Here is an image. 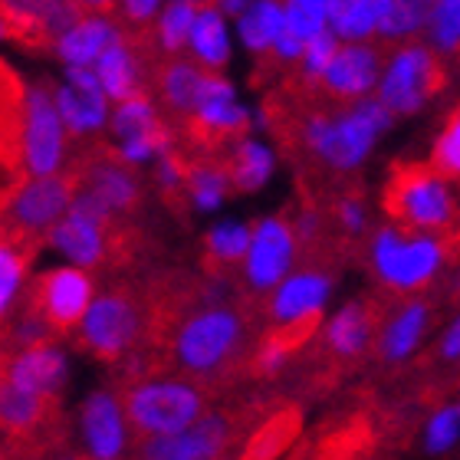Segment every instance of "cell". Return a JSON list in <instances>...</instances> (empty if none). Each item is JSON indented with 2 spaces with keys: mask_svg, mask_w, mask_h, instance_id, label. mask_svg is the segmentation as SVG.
Listing matches in <instances>:
<instances>
[{
  "mask_svg": "<svg viewBox=\"0 0 460 460\" xmlns=\"http://www.w3.org/2000/svg\"><path fill=\"white\" fill-rule=\"evenodd\" d=\"M454 234H418L385 224L372 234V270L394 293H421L451 260Z\"/></svg>",
  "mask_w": 460,
  "mask_h": 460,
  "instance_id": "obj_1",
  "label": "cell"
},
{
  "mask_svg": "<svg viewBox=\"0 0 460 460\" xmlns=\"http://www.w3.org/2000/svg\"><path fill=\"white\" fill-rule=\"evenodd\" d=\"M385 211L394 227L418 234H454L460 217L451 181L431 164H394L385 184Z\"/></svg>",
  "mask_w": 460,
  "mask_h": 460,
  "instance_id": "obj_2",
  "label": "cell"
},
{
  "mask_svg": "<svg viewBox=\"0 0 460 460\" xmlns=\"http://www.w3.org/2000/svg\"><path fill=\"white\" fill-rule=\"evenodd\" d=\"M394 115L378 99H362L345 112H313L303 125V138L336 172H355L375 148L378 135L392 128Z\"/></svg>",
  "mask_w": 460,
  "mask_h": 460,
  "instance_id": "obj_3",
  "label": "cell"
},
{
  "mask_svg": "<svg viewBox=\"0 0 460 460\" xmlns=\"http://www.w3.org/2000/svg\"><path fill=\"white\" fill-rule=\"evenodd\" d=\"M243 316L230 306H204L184 319L172 339V358L191 375L221 372L243 345Z\"/></svg>",
  "mask_w": 460,
  "mask_h": 460,
  "instance_id": "obj_4",
  "label": "cell"
},
{
  "mask_svg": "<svg viewBox=\"0 0 460 460\" xmlns=\"http://www.w3.org/2000/svg\"><path fill=\"white\" fill-rule=\"evenodd\" d=\"M125 414L145 438H174L204 418V392L188 382H135L125 388Z\"/></svg>",
  "mask_w": 460,
  "mask_h": 460,
  "instance_id": "obj_5",
  "label": "cell"
},
{
  "mask_svg": "<svg viewBox=\"0 0 460 460\" xmlns=\"http://www.w3.org/2000/svg\"><path fill=\"white\" fill-rule=\"evenodd\" d=\"M444 79L447 76H444L441 57L428 43L411 40V43H402L392 53V59L385 63L382 83H378L375 99L394 119L398 115H414L431 102V96H438Z\"/></svg>",
  "mask_w": 460,
  "mask_h": 460,
  "instance_id": "obj_6",
  "label": "cell"
},
{
  "mask_svg": "<svg viewBox=\"0 0 460 460\" xmlns=\"http://www.w3.org/2000/svg\"><path fill=\"white\" fill-rule=\"evenodd\" d=\"M79 329H83L79 342L86 345L89 352L106 358V362H115L132 349L138 332H142L138 299L128 289H109V293H102V299L89 306Z\"/></svg>",
  "mask_w": 460,
  "mask_h": 460,
  "instance_id": "obj_7",
  "label": "cell"
},
{
  "mask_svg": "<svg viewBox=\"0 0 460 460\" xmlns=\"http://www.w3.org/2000/svg\"><path fill=\"white\" fill-rule=\"evenodd\" d=\"M27 306L37 316H43L53 336H66L86 319L93 306V279L79 267L49 270L47 277L37 279Z\"/></svg>",
  "mask_w": 460,
  "mask_h": 460,
  "instance_id": "obj_8",
  "label": "cell"
},
{
  "mask_svg": "<svg viewBox=\"0 0 460 460\" xmlns=\"http://www.w3.org/2000/svg\"><path fill=\"white\" fill-rule=\"evenodd\" d=\"M63 162V119L57 112V96L47 86L27 93V119H23V164L33 178L57 174Z\"/></svg>",
  "mask_w": 460,
  "mask_h": 460,
  "instance_id": "obj_9",
  "label": "cell"
},
{
  "mask_svg": "<svg viewBox=\"0 0 460 460\" xmlns=\"http://www.w3.org/2000/svg\"><path fill=\"white\" fill-rule=\"evenodd\" d=\"M234 428L230 414L214 411L204 414L201 421L188 428L184 434L174 438H145L138 444L135 460H224L230 441H234Z\"/></svg>",
  "mask_w": 460,
  "mask_h": 460,
  "instance_id": "obj_10",
  "label": "cell"
},
{
  "mask_svg": "<svg viewBox=\"0 0 460 460\" xmlns=\"http://www.w3.org/2000/svg\"><path fill=\"white\" fill-rule=\"evenodd\" d=\"M109 217L86 198H76V204L66 211V217L49 230L47 240L57 250H63L76 267H99L106 260L112 240H109Z\"/></svg>",
  "mask_w": 460,
  "mask_h": 460,
  "instance_id": "obj_11",
  "label": "cell"
},
{
  "mask_svg": "<svg viewBox=\"0 0 460 460\" xmlns=\"http://www.w3.org/2000/svg\"><path fill=\"white\" fill-rule=\"evenodd\" d=\"M53 418H57V398L20 392L0 372V434L10 447H33V444L53 441Z\"/></svg>",
  "mask_w": 460,
  "mask_h": 460,
  "instance_id": "obj_12",
  "label": "cell"
},
{
  "mask_svg": "<svg viewBox=\"0 0 460 460\" xmlns=\"http://www.w3.org/2000/svg\"><path fill=\"white\" fill-rule=\"evenodd\" d=\"M247 128V112L237 106V99H234V89H230L227 79L214 76L208 73L204 79V89H201V99H198V106L191 112V138L198 145H214L221 142H234Z\"/></svg>",
  "mask_w": 460,
  "mask_h": 460,
  "instance_id": "obj_13",
  "label": "cell"
},
{
  "mask_svg": "<svg viewBox=\"0 0 460 460\" xmlns=\"http://www.w3.org/2000/svg\"><path fill=\"white\" fill-rule=\"evenodd\" d=\"M329 293H332V273H326V270H303L296 277H289L287 283H279L277 296L270 303L277 329H316L323 306L329 303Z\"/></svg>",
  "mask_w": 460,
  "mask_h": 460,
  "instance_id": "obj_14",
  "label": "cell"
},
{
  "mask_svg": "<svg viewBox=\"0 0 460 460\" xmlns=\"http://www.w3.org/2000/svg\"><path fill=\"white\" fill-rule=\"evenodd\" d=\"M296 253V234L293 224L283 217H270V221L253 227V240H250L247 253V279L253 289H270L283 283V277L289 273Z\"/></svg>",
  "mask_w": 460,
  "mask_h": 460,
  "instance_id": "obj_15",
  "label": "cell"
},
{
  "mask_svg": "<svg viewBox=\"0 0 460 460\" xmlns=\"http://www.w3.org/2000/svg\"><path fill=\"white\" fill-rule=\"evenodd\" d=\"M382 49L372 43H342L339 57L332 59L329 73L323 76L319 86L326 89V96L332 99H372V89H378L382 83Z\"/></svg>",
  "mask_w": 460,
  "mask_h": 460,
  "instance_id": "obj_16",
  "label": "cell"
},
{
  "mask_svg": "<svg viewBox=\"0 0 460 460\" xmlns=\"http://www.w3.org/2000/svg\"><path fill=\"white\" fill-rule=\"evenodd\" d=\"M57 112L63 119V128L73 135H86L102 128L109 112V96L99 83L93 66L69 69V86L57 89Z\"/></svg>",
  "mask_w": 460,
  "mask_h": 460,
  "instance_id": "obj_17",
  "label": "cell"
},
{
  "mask_svg": "<svg viewBox=\"0 0 460 460\" xmlns=\"http://www.w3.org/2000/svg\"><path fill=\"white\" fill-rule=\"evenodd\" d=\"M66 355L59 352L57 345H33L27 352L7 358V368H4V378H7L13 388L30 394H40V398H57L66 385Z\"/></svg>",
  "mask_w": 460,
  "mask_h": 460,
  "instance_id": "obj_18",
  "label": "cell"
},
{
  "mask_svg": "<svg viewBox=\"0 0 460 460\" xmlns=\"http://www.w3.org/2000/svg\"><path fill=\"white\" fill-rule=\"evenodd\" d=\"M83 438L93 460H119L125 451L122 404L112 392H93L83 404Z\"/></svg>",
  "mask_w": 460,
  "mask_h": 460,
  "instance_id": "obj_19",
  "label": "cell"
},
{
  "mask_svg": "<svg viewBox=\"0 0 460 460\" xmlns=\"http://www.w3.org/2000/svg\"><path fill=\"white\" fill-rule=\"evenodd\" d=\"M431 306L424 299H408L394 309L392 316L385 319V329L378 336V355L385 362H404L418 352V345L424 342L428 329H431Z\"/></svg>",
  "mask_w": 460,
  "mask_h": 460,
  "instance_id": "obj_20",
  "label": "cell"
},
{
  "mask_svg": "<svg viewBox=\"0 0 460 460\" xmlns=\"http://www.w3.org/2000/svg\"><path fill=\"white\" fill-rule=\"evenodd\" d=\"M119 40V30L102 13H83L79 23L57 43V53L73 66H96L102 53Z\"/></svg>",
  "mask_w": 460,
  "mask_h": 460,
  "instance_id": "obj_21",
  "label": "cell"
},
{
  "mask_svg": "<svg viewBox=\"0 0 460 460\" xmlns=\"http://www.w3.org/2000/svg\"><path fill=\"white\" fill-rule=\"evenodd\" d=\"M372 332H375L372 306H365V303H349V306H342L336 316L329 319L326 345L336 358L352 362V358H358V355L368 349Z\"/></svg>",
  "mask_w": 460,
  "mask_h": 460,
  "instance_id": "obj_22",
  "label": "cell"
},
{
  "mask_svg": "<svg viewBox=\"0 0 460 460\" xmlns=\"http://www.w3.org/2000/svg\"><path fill=\"white\" fill-rule=\"evenodd\" d=\"M385 0H329V30L339 43H368L378 37Z\"/></svg>",
  "mask_w": 460,
  "mask_h": 460,
  "instance_id": "obj_23",
  "label": "cell"
},
{
  "mask_svg": "<svg viewBox=\"0 0 460 460\" xmlns=\"http://www.w3.org/2000/svg\"><path fill=\"white\" fill-rule=\"evenodd\" d=\"M23 119H27L23 83L7 63H0V155L23 158Z\"/></svg>",
  "mask_w": 460,
  "mask_h": 460,
  "instance_id": "obj_24",
  "label": "cell"
},
{
  "mask_svg": "<svg viewBox=\"0 0 460 460\" xmlns=\"http://www.w3.org/2000/svg\"><path fill=\"white\" fill-rule=\"evenodd\" d=\"M299 424H303V414L296 408H279L277 414H270L267 421L260 424L237 460H277L299 434Z\"/></svg>",
  "mask_w": 460,
  "mask_h": 460,
  "instance_id": "obj_25",
  "label": "cell"
},
{
  "mask_svg": "<svg viewBox=\"0 0 460 460\" xmlns=\"http://www.w3.org/2000/svg\"><path fill=\"white\" fill-rule=\"evenodd\" d=\"M96 76L106 89V96L119 99V102L138 96V59L122 37L102 53V59L96 63Z\"/></svg>",
  "mask_w": 460,
  "mask_h": 460,
  "instance_id": "obj_26",
  "label": "cell"
},
{
  "mask_svg": "<svg viewBox=\"0 0 460 460\" xmlns=\"http://www.w3.org/2000/svg\"><path fill=\"white\" fill-rule=\"evenodd\" d=\"M112 128H115V135H119V142L122 145L155 142V138H164V135H168L162 128V122H158V115H155L152 99L145 96V93L119 102L115 119H112Z\"/></svg>",
  "mask_w": 460,
  "mask_h": 460,
  "instance_id": "obj_27",
  "label": "cell"
},
{
  "mask_svg": "<svg viewBox=\"0 0 460 460\" xmlns=\"http://www.w3.org/2000/svg\"><path fill=\"white\" fill-rule=\"evenodd\" d=\"M287 27V7H279V4H250L243 13H240V37L247 43L253 53H267L273 49V43L279 40Z\"/></svg>",
  "mask_w": 460,
  "mask_h": 460,
  "instance_id": "obj_28",
  "label": "cell"
},
{
  "mask_svg": "<svg viewBox=\"0 0 460 460\" xmlns=\"http://www.w3.org/2000/svg\"><path fill=\"white\" fill-rule=\"evenodd\" d=\"M270 172H273V155H270V148H263L253 138H240L234 145L227 174H230V184L237 191H257L260 184L270 178Z\"/></svg>",
  "mask_w": 460,
  "mask_h": 460,
  "instance_id": "obj_29",
  "label": "cell"
},
{
  "mask_svg": "<svg viewBox=\"0 0 460 460\" xmlns=\"http://www.w3.org/2000/svg\"><path fill=\"white\" fill-rule=\"evenodd\" d=\"M208 69H221L230 57V40L227 27H224V17L217 7H201L198 20H194L191 40H188Z\"/></svg>",
  "mask_w": 460,
  "mask_h": 460,
  "instance_id": "obj_30",
  "label": "cell"
},
{
  "mask_svg": "<svg viewBox=\"0 0 460 460\" xmlns=\"http://www.w3.org/2000/svg\"><path fill=\"white\" fill-rule=\"evenodd\" d=\"M424 43H428L438 57H457L460 53V0H434V4H428Z\"/></svg>",
  "mask_w": 460,
  "mask_h": 460,
  "instance_id": "obj_31",
  "label": "cell"
},
{
  "mask_svg": "<svg viewBox=\"0 0 460 460\" xmlns=\"http://www.w3.org/2000/svg\"><path fill=\"white\" fill-rule=\"evenodd\" d=\"M208 69H198L191 63H172L162 69V96L174 112H194L198 99H201Z\"/></svg>",
  "mask_w": 460,
  "mask_h": 460,
  "instance_id": "obj_32",
  "label": "cell"
},
{
  "mask_svg": "<svg viewBox=\"0 0 460 460\" xmlns=\"http://www.w3.org/2000/svg\"><path fill=\"white\" fill-rule=\"evenodd\" d=\"M428 23V4L418 0H385L382 20H378V37L394 43H411V37L424 33Z\"/></svg>",
  "mask_w": 460,
  "mask_h": 460,
  "instance_id": "obj_33",
  "label": "cell"
},
{
  "mask_svg": "<svg viewBox=\"0 0 460 460\" xmlns=\"http://www.w3.org/2000/svg\"><path fill=\"white\" fill-rule=\"evenodd\" d=\"M250 240H253V230L240 227V224H217L208 234V240H204V247H208V270L217 273V270L234 267L237 260H247Z\"/></svg>",
  "mask_w": 460,
  "mask_h": 460,
  "instance_id": "obj_34",
  "label": "cell"
},
{
  "mask_svg": "<svg viewBox=\"0 0 460 460\" xmlns=\"http://www.w3.org/2000/svg\"><path fill=\"white\" fill-rule=\"evenodd\" d=\"M457 444H460V404L444 402L441 408H434L428 424H424V454L444 457Z\"/></svg>",
  "mask_w": 460,
  "mask_h": 460,
  "instance_id": "obj_35",
  "label": "cell"
},
{
  "mask_svg": "<svg viewBox=\"0 0 460 460\" xmlns=\"http://www.w3.org/2000/svg\"><path fill=\"white\" fill-rule=\"evenodd\" d=\"M188 194H191V201L201 208V211H214L217 204L224 201V194L230 188V174L227 168L221 164H211V162H201V164H191L188 168Z\"/></svg>",
  "mask_w": 460,
  "mask_h": 460,
  "instance_id": "obj_36",
  "label": "cell"
},
{
  "mask_svg": "<svg viewBox=\"0 0 460 460\" xmlns=\"http://www.w3.org/2000/svg\"><path fill=\"white\" fill-rule=\"evenodd\" d=\"M428 164H431L441 178H447V181H457L460 178V102L451 109V115L444 119L441 132L434 138L431 162Z\"/></svg>",
  "mask_w": 460,
  "mask_h": 460,
  "instance_id": "obj_37",
  "label": "cell"
},
{
  "mask_svg": "<svg viewBox=\"0 0 460 460\" xmlns=\"http://www.w3.org/2000/svg\"><path fill=\"white\" fill-rule=\"evenodd\" d=\"M329 30V0H293L287 4V33L309 43Z\"/></svg>",
  "mask_w": 460,
  "mask_h": 460,
  "instance_id": "obj_38",
  "label": "cell"
},
{
  "mask_svg": "<svg viewBox=\"0 0 460 460\" xmlns=\"http://www.w3.org/2000/svg\"><path fill=\"white\" fill-rule=\"evenodd\" d=\"M201 7L198 4H172V7L162 10V23H158V43H162L168 53L181 49L188 40H191L194 20H198Z\"/></svg>",
  "mask_w": 460,
  "mask_h": 460,
  "instance_id": "obj_39",
  "label": "cell"
},
{
  "mask_svg": "<svg viewBox=\"0 0 460 460\" xmlns=\"http://www.w3.org/2000/svg\"><path fill=\"white\" fill-rule=\"evenodd\" d=\"M27 257L30 253H20L13 243H7V240L0 237V319L7 316L10 303L17 296L23 270H27Z\"/></svg>",
  "mask_w": 460,
  "mask_h": 460,
  "instance_id": "obj_40",
  "label": "cell"
},
{
  "mask_svg": "<svg viewBox=\"0 0 460 460\" xmlns=\"http://www.w3.org/2000/svg\"><path fill=\"white\" fill-rule=\"evenodd\" d=\"M339 49H342V43H339V37L332 33V30L319 33L316 40H309L306 53H303V79L319 86L323 76L329 73V66H332V59L339 57Z\"/></svg>",
  "mask_w": 460,
  "mask_h": 460,
  "instance_id": "obj_41",
  "label": "cell"
},
{
  "mask_svg": "<svg viewBox=\"0 0 460 460\" xmlns=\"http://www.w3.org/2000/svg\"><path fill=\"white\" fill-rule=\"evenodd\" d=\"M336 217H339V224L349 230V234H358V230H365V204H362V198H355V194H345V198H339Z\"/></svg>",
  "mask_w": 460,
  "mask_h": 460,
  "instance_id": "obj_42",
  "label": "cell"
},
{
  "mask_svg": "<svg viewBox=\"0 0 460 460\" xmlns=\"http://www.w3.org/2000/svg\"><path fill=\"white\" fill-rule=\"evenodd\" d=\"M438 358L441 362H460V309L454 313V319L447 323L441 339H438Z\"/></svg>",
  "mask_w": 460,
  "mask_h": 460,
  "instance_id": "obj_43",
  "label": "cell"
},
{
  "mask_svg": "<svg viewBox=\"0 0 460 460\" xmlns=\"http://www.w3.org/2000/svg\"><path fill=\"white\" fill-rule=\"evenodd\" d=\"M155 10H158V4L155 0H128V4H119V13H122L125 20H152Z\"/></svg>",
  "mask_w": 460,
  "mask_h": 460,
  "instance_id": "obj_44",
  "label": "cell"
},
{
  "mask_svg": "<svg viewBox=\"0 0 460 460\" xmlns=\"http://www.w3.org/2000/svg\"><path fill=\"white\" fill-rule=\"evenodd\" d=\"M4 368H7V355L0 352V372H4Z\"/></svg>",
  "mask_w": 460,
  "mask_h": 460,
  "instance_id": "obj_45",
  "label": "cell"
},
{
  "mask_svg": "<svg viewBox=\"0 0 460 460\" xmlns=\"http://www.w3.org/2000/svg\"><path fill=\"white\" fill-rule=\"evenodd\" d=\"M0 460H4V454H0Z\"/></svg>",
  "mask_w": 460,
  "mask_h": 460,
  "instance_id": "obj_46",
  "label": "cell"
},
{
  "mask_svg": "<svg viewBox=\"0 0 460 460\" xmlns=\"http://www.w3.org/2000/svg\"><path fill=\"white\" fill-rule=\"evenodd\" d=\"M457 404H460V398H457Z\"/></svg>",
  "mask_w": 460,
  "mask_h": 460,
  "instance_id": "obj_47",
  "label": "cell"
}]
</instances>
